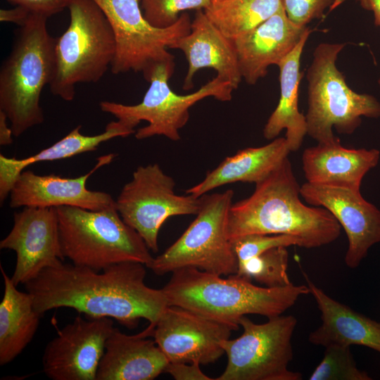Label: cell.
<instances>
[{"label":"cell","mask_w":380,"mask_h":380,"mask_svg":"<svg viewBox=\"0 0 380 380\" xmlns=\"http://www.w3.org/2000/svg\"><path fill=\"white\" fill-rule=\"evenodd\" d=\"M300 194L309 205L327 209L344 229L347 267H357L370 248L380 243V210L366 201L360 191L307 182L300 186Z\"/></svg>","instance_id":"9a60e30c"},{"label":"cell","mask_w":380,"mask_h":380,"mask_svg":"<svg viewBox=\"0 0 380 380\" xmlns=\"http://www.w3.org/2000/svg\"><path fill=\"white\" fill-rule=\"evenodd\" d=\"M378 84H379V87H380V75H379V79H378Z\"/></svg>","instance_id":"74e56055"},{"label":"cell","mask_w":380,"mask_h":380,"mask_svg":"<svg viewBox=\"0 0 380 380\" xmlns=\"http://www.w3.org/2000/svg\"><path fill=\"white\" fill-rule=\"evenodd\" d=\"M1 249L13 250L16 264L11 277L15 286L24 284L45 268L64 260L56 208L24 207L13 215V225L0 241Z\"/></svg>","instance_id":"2e32d148"},{"label":"cell","mask_w":380,"mask_h":380,"mask_svg":"<svg viewBox=\"0 0 380 380\" xmlns=\"http://www.w3.org/2000/svg\"><path fill=\"white\" fill-rule=\"evenodd\" d=\"M234 191L204 194L196 219L182 236L148 268L157 275L184 267H195L218 275L236 274L238 260L228 232L229 212Z\"/></svg>","instance_id":"ba28073f"},{"label":"cell","mask_w":380,"mask_h":380,"mask_svg":"<svg viewBox=\"0 0 380 380\" xmlns=\"http://www.w3.org/2000/svg\"><path fill=\"white\" fill-rule=\"evenodd\" d=\"M144 264L127 261L101 271L64 264L42 270L24 286L42 315L58 308H70L87 317H110L132 329L140 319L155 327L169 306L163 289L145 284Z\"/></svg>","instance_id":"6da1fadb"},{"label":"cell","mask_w":380,"mask_h":380,"mask_svg":"<svg viewBox=\"0 0 380 380\" xmlns=\"http://www.w3.org/2000/svg\"><path fill=\"white\" fill-rule=\"evenodd\" d=\"M288 265L286 247H277L239 262L236 274L267 287L284 286L291 284L287 272Z\"/></svg>","instance_id":"83f0119b"},{"label":"cell","mask_w":380,"mask_h":380,"mask_svg":"<svg viewBox=\"0 0 380 380\" xmlns=\"http://www.w3.org/2000/svg\"><path fill=\"white\" fill-rule=\"evenodd\" d=\"M174 68L175 62H171L158 64L153 68L147 80L150 86L139 103L125 105L103 101L99 103L101 110L132 129L142 120L148 122V125L135 132L139 140L163 135L178 141L181 139L179 130L187 123L189 109L195 103L210 96L221 101L232 99L233 87L218 76L191 94L175 93L168 84Z\"/></svg>","instance_id":"9c48e42d"},{"label":"cell","mask_w":380,"mask_h":380,"mask_svg":"<svg viewBox=\"0 0 380 380\" xmlns=\"http://www.w3.org/2000/svg\"><path fill=\"white\" fill-rule=\"evenodd\" d=\"M155 327L127 335L114 327L108 338L96 380H151L165 372L167 358L153 336Z\"/></svg>","instance_id":"ffe728a7"},{"label":"cell","mask_w":380,"mask_h":380,"mask_svg":"<svg viewBox=\"0 0 380 380\" xmlns=\"http://www.w3.org/2000/svg\"><path fill=\"white\" fill-rule=\"evenodd\" d=\"M298 321L293 315L268 318L255 324L246 316L239 324L242 334L226 339L222 347L227 357V367L216 380H300L302 374L291 371L292 336Z\"/></svg>","instance_id":"8fae6325"},{"label":"cell","mask_w":380,"mask_h":380,"mask_svg":"<svg viewBox=\"0 0 380 380\" xmlns=\"http://www.w3.org/2000/svg\"><path fill=\"white\" fill-rule=\"evenodd\" d=\"M15 6H21L28 8L33 13L48 16L62 11L67 8L68 0H7Z\"/></svg>","instance_id":"836d02e7"},{"label":"cell","mask_w":380,"mask_h":380,"mask_svg":"<svg viewBox=\"0 0 380 380\" xmlns=\"http://www.w3.org/2000/svg\"><path fill=\"white\" fill-rule=\"evenodd\" d=\"M145 18L158 28L172 26L186 10H205L212 0H139Z\"/></svg>","instance_id":"f546056e"},{"label":"cell","mask_w":380,"mask_h":380,"mask_svg":"<svg viewBox=\"0 0 380 380\" xmlns=\"http://www.w3.org/2000/svg\"><path fill=\"white\" fill-rule=\"evenodd\" d=\"M64 258L73 265L101 271L112 265L153 260L139 234L126 224L115 205L100 210L73 206L56 208Z\"/></svg>","instance_id":"8992f818"},{"label":"cell","mask_w":380,"mask_h":380,"mask_svg":"<svg viewBox=\"0 0 380 380\" xmlns=\"http://www.w3.org/2000/svg\"><path fill=\"white\" fill-rule=\"evenodd\" d=\"M239 327L208 319L185 308L169 305L153 336L169 362H213L224 353L222 342Z\"/></svg>","instance_id":"5bb4252c"},{"label":"cell","mask_w":380,"mask_h":380,"mask_svg":"<svg viewBox=\"0 0 380 380\" xmlns=\"http://www.w3.org/2000/svg\"><path fill=\"white\" fill-rule=\"evenodd\" d=\"M289 18L295 24L306 27L314 19L321 18L326 8H334L343 0H281Z\"/></svg>","instance_id":"1f68e13d"},{"label":"cell","mask_w":380,"mask_h":380,"mask_svg":"<svg viewBox=\"0 0 380 380\" xmlns=\"http://www.w3.org/2000/svg\"><path fill=\"white\" fill-rule=\"evenodd\" d=\"M307 27L295 24L281 6L270 18L233 40L242 77L255 84L271 65H278L298 44Z\"/></svg>","instance_id":"ac0fdd59"},{"label":"cell","mask_w":380,"mask_h":380,"mask_svg":"<svg viewBox=\"0 0 380 380\" xmlns=\"http://www.w3.org/2000/svg\"><path fill=\"white\" fill-rule=\"evenodd\" d=\"M301 272L322 319L321 325L309 334L310 343L324 347L333 343L358 345L380 353V322L334 300L314 284L302 269Z\"/></svg>","instance_id":"7402d4cb"},{"label":"cell","mask_w":380,"mask_h":380,"mask_svg":"<svg viewBox=\"0 0 380 380\" xmlns=\"http://www.w3.org/2000/svg\"><path fill=\"white\" fill-rule=\"evenodd\" d=\"M360 6L374 13V25L380 27V0H358Z\"/></svg>","instance_id":"8d00e7d4"},{"label":"cell","mask_w":380,"mask_h":380,"mask_svg":"<svg viewBox=\"0 0 380 380\" xmlns=\"http://www.w3.org/2000/svg\"><path fill=\"white\" fill-rule=\"evenodd\" d=\"M172 273L162 289L169 305L236 327L239 319L247 315L267 318L281 315L300 296L310 293L307 285L291 283L260 287L236 274L223 279L195 267H184Z\"/></svg>","instance_id":"3957f363"},{"label":"cell","mask_w":380,"mask_h":380,"mask_svg":"<svg viewBox=\"0 0 380 380\" xmlns=\"http://www.w3.org/2000/svg\"><path fill=\"white\" fill-rule=\"evenodd\" d=\"M175 182L158 164L139 166L122 187L115 208L123 221L136 230L153 252L158 251V236L172 216L196 215L201 198L177 195Z\"/></svg>","instance_id":"7c38bea8"},{"label":"cell","mask_w":380,"mask_h":380,"mask_svg":"<svg viewBox=\"0 0 380 380\" xmlns=\"http://www.w3.org/2000/svg\"><path fill=\"white\" fill-rule=\"evenodd\" d=\"M300 186L286 158L253 194L231 205L229 238L247 234H287L300 240L301 248H315L336 241L341 227L325 208L308 206L300 199Z\"/></svg>","instance_id":"7a4b0ae2"},{"label":"cell","mask_w":380,"mask_h":380,"mask_svg":"<svg viewBox=\"0 0 380 380\" xmlns=\"http://www.w3.org/2000/svg\"><path fill=\"white\" fill-rule=\"evenodd\" d=\"M113 153L102 156L96 164L84 175L75 178L54 174L39 175L23 170L10 192V207L57 208L73 206L100 210L115 205V200L108 193L87 188L88 178L100 167L109 164Z\"/></svg>","instance_id":"e0dca14e"},{"label":"cell","mask_w":380,"mask_h":380,"mask_svg":"<svg viewBox=\"0 0 380 380\" xmlns=\"http://www.w3.org/2000/svg\"><path fill=\"white\" fill-rule=\"evenodd\" d=\"M70 23L56 38L51 92L65 101L75 98L80 83L99 82L115 58L110 24L94 0H68Z\"/></svg>","instance_id":"5b68a950"},{"label":"cell","mask_w":380,"mask_h":380,"mask_svg":"<svg viewBox=\"0 0 380 380\" xmlns=\"http://www.w3.org/2000/svg\"><path fill=\"white\" fill-rule=\"evenodd\" d=\"M113 328L110 317L77 316L46 346L42 365L46 376L52 380H96Z\"/></svg>","instance_id":"4fadbf2b"},{"label":"cell","mask_w":380,"mask_h":380,"mask_svg":"<svg viewBox=\"0 0 380 380\" xmlns=\"http://www.w3.org/2000/svg\"><path fill=\"white\" fill-rule=\"evenodd\" d=\"M310 32L308 28L296 46L277 65L280 97L263 129V136L268 140H273L286 129L285 139L291 152L300 148L307 134L306 118L298 108V89L303 75L300 71V57Z\"/></svg>","instance_id":"cb8c5ba5"},{"label":"cell","mask_w":380,"mask_h":380,"mask_svg":"<svg viewBox=\"0 0 380 380\" xmlns=\"http://www.w3.org/2000/svg\"><path fill=\"white\" fill-rule=\"evenodd\" d=\"M106 16L116 42L110 70L113 74L142 72L148 80L158 64L175 62L167 49L191 30V21L182 13L172 26L158 28L145 18L139 0H94Z\"/></svg>","instance_id":"30bf717a"},{"label":"cell","mask_w":380,"mask_h":380,"mask_svg":"<svg viewBox=\"0 0 380 380\" xmlns=\"http://www.w3.org/2000/svg\"><path fill=\"white\" fill-rule=\"evenodd\" d=\"M281 5V0H222L203 11L226 37L234 39L267 20Z\"/></svg>","instance_id":"4316f807"},{"label":"cell","mask_w":380,"mask_h":380,"mask_svg":"<svg viewBox=\"0 0 380 380\" xmlns=\"http://www.w3.org/2000/svg\"><path fill=\"white\" fill-rule=\"evenodd\" d=\"M32 13L33 12L21 6H15L10 9H1L0 21L13 23L21 27L27 21Z\"/></svg>","instance_id":"e575fe53"},{"label":"cell","mask_w":380,"mask_h":380,"mask_svg":"<svg viewBox=\"0 0 380 380\" xmlns=\"http://www.w3.org/2000/svg\"><path fill=\"white\" fill-rule=\"evenodd\" d=\"M48 18L32 13L15 32L11 51L0 69V110L6 115L15 137L44 120L40 96L52 79L56 42L47 30Z\"/></svg>","instance_id":"277c9868"},{"label":"cell","mask_w":380,"mask_h":380,"mask_svg":"<svg viewBox=\"0 0 380 380\" xmlns=\"http://www.w3.org/2000/svg\"><path fill=\"white\" fill-rule=\"evenodd\" d=\"M380 159L376 148H349L336 137L305 148L302 168L308 182L360 191L365 175L375 167Z\"/></svg>","instance_id":"44dd1931"},{"label":"cell","mask_w":380,"mask_h":380,"mask_svg":"<svg viewBox=\"0 0 380 380\" xmlns=\"http://www.w3.org/2000/svg\"><path fill=\"white\" fill-rule=\"evenodd\" d=\"M345 43H320L309 66L307 134L319 142L336 139L333 129L342 134H353L362 117L380 118V101L369 94L353 91L336 65Z\"/></svg>","instance_id":"52a82bcc"},{"label":"cell","mask_w":380,"mask_h":380,"mask_svg":"<svg viewBox=\"0 0 380 380\" xmlns=\"http://www.w3.org/2000/svg\"><path fill=\"white\" fill-rule=\"evenodd\" d=\"M212 1L213 2V1H222V0H212Z\"/></svg>","instance_id":"f35d334b"},{"label":"cell","mask_w":380,"mask_h":380,"mask_svg":"<svg viewBox=\"0 0 380 380\" xmlns=\"http://www.w3.org/2000/svg\"><path fill=\"white\" fill-rule=\"evenodd\" d=\"M170 49L181 50L188 62L183 89L193 87V78L201 69L212 68L217 76L228 82L234 89L242 80L236 51L232 39L226 37L208 18L203 10H197L188 34Z\"/></svg>","instance_id":"d6986e66"},{"label":"cell","mask_w":380,"mask_h":380,"mask_svg":"<svg viewBox=\"0 0 380 380\" xmlns=\"http://www.w3.org/2000/svg\"><path fill=\"white\" fill-rule=\"evenodd\" d=\"M4 284L0 303V365L13 361L34 336L42 316L34 307L32 295L20 291L2 266Z\"/></svg>","instance_id":"484cf974"},{"label":"cell","mask_w":380,"mask_h":380,"mask_svg":"<svg viewBox=\"0 0 380 380\" xmlns=\"http://www.w3.org/2000/svg\"><path fill=\"white\" fill-rule=\"evenodd\" d=\"M8 119L6 115L0 110V145L8 146L13 143V131L8 126Z\"/></svg>","instance_id":"d590c367"},{"label":"cell","mask_w":380,"mask_h":380,"mask_svg":"<svg viewBox=\"0 0 380 380\" xmlns=\"http://www.w3.org/2000/svg\"><path fill=\"white\" fill-rule=\"evenodd\" d=\"M290 150L285 137L275 138L266 145L239 150L227 157L204 179L186 190V194L200 197L208 191L237 182L258 183L267 177L286 158Z\"/></svg>","instance_id":"603a6c76"},{"label":"cell","mask_w":380,"mask_h":380,"mask_svg":"<svg viewBox=\"0 0 380 380\" xmlns=\"http://www.w3.org/2000/svg\"><path fill=\"white\" fill-rule=\"evenodd\" d=\"M230 241L238 263L273 248L301 246L299 239L287 234H253L232 238Z\"/></svg>","instance_id":"4dcf8cb0"},{"label":"cell","mask_w":380,"mask_h":380,"mask_svg":"<svg viewBox=\"0 0 380 380\" xmlns=\"http://www.w3.org/2000/svg\"><path fill=\"white\" fill-rule=\"evenodd\" d=\"M201 364L193 362H169L165 372L176 380H213L200 368Z\"/></svg>","instance_id":"d6a6232c"},{"label":"cell","mask_w":380,"mask_h":380,"mask_svg":"<svg viewBox=\"0 0 380 380\" xmlns=\"http://www.w3.org/2000/svg\"><path fill=\"white\" fill-rule=\"evenodd\" d=\"M310 380H371L372 377L360 369L350 350V346L329 344L325 346L324 357L313 370Z\"/></svg>","instance_id":"f1b7e54d"},{"label":"cell","mask_w":380,"mask_h":380,"mask_svg":"<svg viewBox=\"0 0 380 380\" xmlns=\"http://www.w3.org/2000/svg\"><path fill=\"white\" fill-rule=\"evenodd\" d=\"M79 125L66 136L34 155L25 158H8L0 154V201L4 202L21 172L28 166L45 161L65 159L85 152L94 151L99 145L115 137H126L135 133L119 120L109 122L103 132L94 136L84 135Z\"/></svg>","instance_id":"d4e9b609"}]
</instances>
